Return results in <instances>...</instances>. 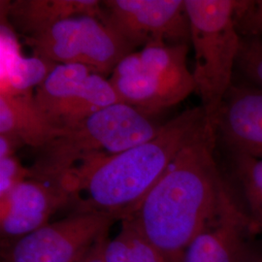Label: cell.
Instances as JSON below:
<instances>
[{
	"mask_svg": "<svg viewBox=\"0 0 262 262\" xmlns=\"http://www.w3.org/2000/svg\"><path fill=\"white\" fill-rule=\"evenodd\" d=\"M208 124L203 108L187 109L162 124L150 140L96 159L66 182L75 211H93L118 221L130 216L179 152Z\"/></svg>",
	"mask_w": 262,
	"mask_h": 262,
	"instance_id": "7a4b0ae2",
	"label": "cell"
},
{
	"mask_svg": "<svg viewBox=\"0 0 262 262\" xmlns=\"http://www.w3.org/2000/svg\"><path fill=\"white\" fill-rule=\"evenodd\" d=\"M230 156L248 205V214L257 230L262 231V159L243 154Z\"/></svg>",
	"mask_w": 262,
	"mask_h": 262,
	"instance_id": "ac0fdd59",
	"label": "cell"
},
{
	"mask_svg": "<svg viewBox=\"0 0 262 262\" xmlns=\"http://www.w3.org/2000/svg\"><path fill=\"white\" fill-rule=\"evenodd\" d=\"M253 230L257 228L232 194L187 246L180 262H253L259 255L250 239Z\"/></svg>",
	"mask_w": 262,
	"mask_h": 262,
	"instance_id": "9c48e42d",
	"label": "cell"
},
{
	"mask_svg": "<svg viewBox=\"0 0 262 262\" xmlns=\"http://www.w3.org/2000/svg\"><path fill=\"white\" fill-rule=\"evenodd\" d=\"M161 126L154 117L127 104H114L62 129L38 149L34 162L28 167V178L64 187L78 169L150 140Z\"/></svg>",
	"mask_w": 262,
	"mask_h": 262,
	"instance_id": "3957f363",
	"label": "cell"
},
{
	"mask_svg": "<svg viewBox=\"0 0 262 262\" xmlns=\"http://www.w3.org/2000/svg\"><path fill=\"white\" fill-rule=\"evenodd\" d=\"M73 196L60 184L28 178L3 199L1 205V240L8 244L47 225L56 212Z\"/></svg>",
	"mask_w": 262,
	"mask_h": 262,
	"instance_id": "30bf717a",
	"label": "cell"
},
{
	"mask_svg": "<svg viewBox=\"0 0 262 262\" xmlns=\"http://www.w3.org/2000/svg\"><path fill=\"white\" fill-rule=\"evenodd\" d=\"M119 102L121 101L110 80L93 72L66 107L58 122V128L62 130L71 127L95 113Z\"/></svg>",
	"mask_w": 262,
	"mask_h": 262,
	"instance_id": "2e32d148",
	"label": "cell"
},
{
	"mask_svg": "<svg viewBox=\"0 0 262 262\" xmlns=\"http://www.w3.org/2000/svg\"><path fill=\"white\" fill-rule=\"evenodd\" d=\"M215 146V127L208 123L127 217L166 262H180L233 194L216 164Z\"/></svg>",
	"mask_w": 262,
	"mask_h": 262,
	"instance_id": "6da1fadb",
	"label": "cell"
},
{
	"mask_svg": "<svg viewBox=\"0 0 262 262\" xmlns=\"http://www.w3.org/2000/svg\"><path fill=\"white\" fill-rule=\"evenodd\" d=\"M121 224L119 233L106 241L104 262H166L131 221L125 219Z\"/></svg>",
	"mask_w": 262,
	"mask_h": 262,
	"instance_id": "e0dca14e",
	"label": "cell"
},
{
	"mask_svg": "<svg viewBox=\"0 0 262 262\" xmlns=\"http://www.w3.org/2000/svg\"><path fill=\"white\" fill-rule=\"evenodd\" d=\"M187 57L180 48L148 46L124 56L109 80L121 102L154 117L195 92Z\"/></svg>",
	"mask_w": 262,
	"mask_h": 262,
	"instance_id": "5b68a950",
	"label": "cell"
},
{
	"mask_svg": "<svg viewBox=\"0 0 262 262\" xmlns=\"http://www.w3.org/2000/svg\"><path fill=\"white\" fill-rule=\"evenodd\" d=\"M101 19L132 47L190 43L185 0L102 1Z\"/></svg>",
	"mask_w": 262,
	"mask_h": 262,
	"instance_id": "ba28073f",
	"label": "cell"
},
{
	"mask_svg": "<svg viewBox=\"0 0 262 262\" xmlns=\"http://www.w3.org/2000/svg\"><path fill=\"white\" fill-rule=\"evenodd\" d=\"M60 131L39 110L34 92L0 94V135L38 150Z\"/></svg>",
	"mask_w": 262,
	"mask_h": 262,
	"instance_id": "5bb4252c",
	"label": "cell"
},
{
	"mask_svg": "<svg viewBox=\"0 0 262 262\" xmlns=\"http://www.w3.org/2000/svg\"><path fill=\"white\" fill-rule=\"evenodd\" d=\"M238 29L242 37L262 39V0H243Z\"/></svg>",
	"mask_w": 262,
	"mask_h": 262,
	"instance_id": "ffe728a7",
	"label": "cell"
},
{
	"mask_svg": "<svg viewBox=\"0 0 262 262\" xmlns=\"http://www.w3.org/2000/svg\"><path fill=\"white\" fill-rule=\"evenodd\" d=\"M253 262H262V253H259V255L254 259Z\"/></svg>",
	"mask_w": 262,
	"mask_h": 262,
	"instance_id": "cb8c5ba5",
	"label": "cell"
},
{
	"mask_svg": "<svg viewBox=\"0 0 262 262\" xmlns=\"http://www.w3.org/2000/svg\"><path fill=\"white\" fill-rule=\"evenodd\" d=\"M33 56L56 64H82L96 73L112 74L124 56L134 48L93 16H78L64 19L33 37L25 38Z\"/></svg>",
	"mask_w": 262,
	"mask_h": 262,
	"instance_id": "8992f818",
	"label": "cell"
},
{
	"mask_svg": "<svg viewBox=\"0 0 262 262\" xmlns=\"http://www.w3.org/2000/svg\"><path fill=\"white\" fill-rule=\"evenodd\" d=\"M28 175V167H25L16 156L0 159V199L7 196Z\"/></svg>",
	"mask_w": 262,
	"mask_h": 262,
	"instance_id": "44dd1931",
	"label": "cell"
},
{
	"mask_svg": "<svg viewBox=\"0 0 262 262\" xmlns=\"http://www.w3.org/2000/svg\"><path fill=\"white\" fill-rule=\"evenodd\" d=\"M236 70L246 83L262 90V39L242 37Z\"/></svg>",
	"mask_w": 262,
	"mask_h": 262,
	"instance_id": "d6986e66",
	"label": "cell"
},
{
	"mask_svg": "<svg viewBox=\"0 0 262 262\" xmlns=\"http://www.w3.org/2000/svg\"><path fill=\"white\" fill-rule=\"evenodd\" d=\"M3 15L14 30L33 37L64 19L78 16L101 19L102 1L96 0H16L1 1Z\"/></svg>",
	"mask_w": 262,
	"mask_h": 262,
	"instance_id": "7c38bea8",
	"label": "cell"
},
{
	"mask_svg": "<svg viewBox=\"0 0 262 262\" xmlns=\"http://www.w3.org/2000/svg\"><path fill=\"white\" fill-rule=\"evenodd\" d=\"M21 147L17 141L6 135H0V159L16 156V150Z\"/></svg>",
	"mask_w": 262,
	"mask_h": 262,
	"instance_id": "7402d4cb",
	"label": "cell"
},
{
	"mask_svg": "<svg viewBox=\"0 0 262 262\" xmlns=\"http://www.w3.org/2000/svg\"><path fill=\"white\" fill-rule=\"evenodd\" d=\"M117 221L99 212L74 211L18 240L2 244V262H79Z\"/></svg>",
	"mask_w": 262,
	"mask_h": 262,
	"instance_id": "52a82bcc",
	"label": "cell"
},
{
	"mask_svg": "<svg viewBox=\"0 0 262 262\" xmlns=\"http://www.w3.org/2000/svg\"><path fill=\"white\" fill-rule=\"evenodd\" d=\"M194 51L192 71L208 123L215 120L233 75L242 36L238 19L243 0H185Z\"/></svg>",
	"mask_w": 262,
	"mask_h": 262,
	"instance_id": "277c9868",
	"label": "cell"
},
{
	"mask_svg": "<svg viewBox=\"0 0 262 262\" xmlns=\"http://www.w3.org/2000/svg\"><path fill=\"white\" fill-rule=\"evenodd\" d=\"M18 33L1 15L0 28V94L34 92L56 66L39 56H26Z\"/></svg>",
	"mask_w": 262,
	"mask_h": 262,
	"instance_id": "4fadbf2b",
	"label": "cell"
},
{
	"mask_svg": "<svg viewBox=\"0 0 262 262\" xmlns=\"http://www.w3.org/2000/svg\"><path fill=\"white\" fill-rule=\"evenodd\" d=\"M95 72L82 64H56L34 91L39 110L55 128L86 78ZM60 130V129H59Z\"/></svg>",
	"mask_w": 262,
	"mask_h": 262,
	"instance_id": "9a60e30c",
	"label": "cell"
},
{
	"mask_svg": "<svg viewBox=\"0 0 262 262\" xmlns=\"http://www.w3.org/2000/svg\"><path fill=\"white\" fill-rule=\"evenodd\" d=\"M216 144L231 154L262 159V90L248 83L231 85L215 122Z\"/></svg>",
	"mask_w": 262,
	"mask_h": 262,
	"instance_id": "8fae6325",
	"label": "cell"
},
{
	"mask_svg": "<svg viewBox=\"0 0 262 262\" xmlns=\"http://www.w3.org/2000/svg\"><path fill=\"white\" fill-rule=\"evenodd\" d=\"M107 236L100 239L79 262H104V247Z\"/></svg>",
	"mask_w": 262,
	"mask_h": 262,
	"instance_id": "603a6c76",
	"label": "cell"
}]
</instances>
